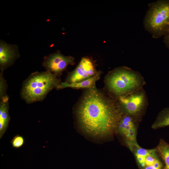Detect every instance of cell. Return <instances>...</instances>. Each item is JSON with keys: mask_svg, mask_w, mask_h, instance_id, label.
<instances>
[{"mask_svg": "<svg viewBox=\"0 0 169 169\" xmlns=\"http://www.w3.org/2000/svg\"><path fill=\"white\" fill-rule=\"evenodd\" d=\"M104 82L106 91L116 98L142 88L145 84L138 72L125 66L109 72Z\"/></svg>", "mask_w": 169, "mask_h": 169, "instance_id": "obj_3", "label": "cell"}, {"mask_svg": "<svg viewBox=\"0 0 169 169\" xmlns=\"http://www.w3.org/2000/svg\"><path fill=\"white\" fill-rule=\"evenodd\" d=\"M101 71H98L94 76L86 80L79 82L68 84L61 82L57 88V90L62 89L66 88L79 89H90L95 86L96 82L100 78Z\"/></svg>", "mask_w": 169, "mask_h": 169, "instance_id": "obj_12", "label": "cell"}, {"mask_svg": "<svg viewBox=\"0 0 169 169\" xmlns=\"http://www.w3.org/2000/svg\"><path fill=\"white\" fill-rule=\"evenodd\" d=\"M18 47L16 45L10 44L0 40V69L3 72L13 65L20 56Z\"/></svg>", "mask_w": 169, "mask_h": 169, "instance_id": "obj_9", "label": "cell"}, {"mask_svg": "<svg viewBox=\"0 0 169 169\" xmlns=\"http://www.w3.org/2000/svg\"><path fill=\"white\" fill-rule=\"evenodd\" d=\"M9 96L8 95L0 99V138L1 139L8 127L10 118L9 114Z\"/></svg>", "mask_w": 169, "mask_h": 169, "instance_id": "obj_11", "label": "cell"}, {"mask_svg": "<svg viewBox=\"0 0 169 169\" xmlns=\"http://www.w3.org/2000/svg\"><path fill=\"white\" fill-rule=\"evenodd\" d=\"M75 64L74 58L71 56H66L59 50L44 58L42 65L46 71L60 77L69 65Z\"/></svg>", "mask_w": 169, "mask_h": 169, "instance_id": "obj_8", "label": "cell"}, {"mask_svg": "<svg viewBox=\"0 0 169 169\" xmlns=\"http://www.w3.org/2000/svg\"><path fill=\"white\" fill-rule=\"evenodd\" d=\"M123 114L136 121L142 115L147 105V99L142 88L117 98Z\"/></svg>", "mask_w": 169, "mask_h": 169, "instance_id": "obj_5", "label": "cell"}, {"mask_svg": "<svg viewBox=\"0 0 169 169\" xmlns=\"http://www.w3.org/2000/svg\"><path fill=\"white\" fill-rule=\"evenodd\" d=\"M95 62L91 57H82L76 68L68 74L64 82L70 84L81 81L96 74Z\"/></svg>", "mask_w": 169, "mask_h": 169, "instance_id": "obj_7", "label": "cell"}, {"mask_svg": "<svg viewBox=\"0 0 169 169\" xmlns=\"http://www.w3.org/2000/svg\"><path fill=\"white\" fill-rule=\"evenodd\" d=\"M156 148L163 162L164 169H169V144L161 139Z\"/></svg>", "mask_w": 169, "mask_h": 169, "instance_id": "obj_13", "label": "cell"}, {"mask_svg": "<svg viewBox=\"0 0 169 169\" xmlns=\"http://www.w3.org/2000/svg\"><path fill=\"white\" fill-rule=\"evenodd\" d=\"M7 89V81L3 77V72L0 73V99L8 95L6 94Z\"/></svg>", "mask_w": 169, "mask_h": 169, "instance_id": "obj_15", "label": "cell"}, {"mask_svg": "<svg viewBox=\"0 0 169 169\" xmlns=\"http://www.w3.org/2000/svg\"><path fill=\"white\" fill-rule=\"evenodd\" d=\"M61 82L60 77L48 71L35 72L23 82L21 97L28 104L42 101Z\"/></svg>", "mask_w": 169, "mask_h": 169, "instance_id": "obj_2", "label": "cell"}, {"mask_svg": "<svg viewBox=\"0 0 169 169\" xmlns=\"http://www.w3.org/2000/svg\"><path fill=\"white\" fill-rule=\"evenodd\" d=\"M169 126V107L165 108L158 114L151 128L157 129Z\"/></svg>", "mask_w": 169, "mask_h": 169, "instance_id": "obj_14", "label": "cell"}, {"mask_svg": "<svg viewBox=\"0 0 169 169\" xmlns=\"http://www.w3.org/2000/svg\"><path fill=\"white\" fill-rule=\"evenodd\" d=\"M10 142L13 148L18 149L24 145L25 140L22 136L17 135L13 137Z\"/></svg>", "mask_w": 169, "mask_h": 169, "instance_id": "obj_16", "label": "cell"}, {"mask_svg": "<svg viewBox=\"0 0 169 169\" xmlns=\"http://www.w3.org/2000/svg\"><path fill=\"white\" fill-rule=\"evenodd\" d=\"M123 115L117 98L95 86L85 90L76 109V117L81 126L95 136L113 133L117 129Z\"/></svg>", "mask_w": 169, "mask_h": 169, "instance_id": "obj_1", "label": "cell"}, {"mask_svg": "<svg viewBox=\"0 0 169 169\" xmlns=\"http://www.w3.org/2000/svg\"><path fill=\"white\" fill-rule=\"evenodd\" d=\"M136 120L131 116L124 114L120 118L117 129L125 138L126 145L137 143Z\"/></svg>", "mask_w": 169, "mask_h": 169, "instance_id": "obj_10", "label": "cell"}, {"mask_svg": "<svg viewBox=\"0 0 169 169\" xmlns=\"http://www.w3.org/2000/svg\"><path fill=\"white\" fill-rule=\"evenodd\" d=\"M164 36V41L166 46L169 49V30Z\"/></svg>", "mask_w": 169, "mask_h": 169, "instance_id": "obj_17", "label": "cell"}, {"mask_svg": "<svg viewBox=\"0 0 169 169\" xmlns=\"http://www.w3.org/2000/svg\"><path fill=\"white\" fill-rule=\"evenodd\" d=\"M133 153L139 169H164L163 162L155 148L146 149L136 143L127 145Z\"/></svg>", "mask_w": 169, "mask_h": 169, "instance_id": "obj_6", "label": "cell"}, {"mask_svg": "<svg viewBox=\"0 0 169 169\" xmlns=\"http://www.w3.org/2000/svg\"><path fill=\"white\" fill-rule=\"evenodd\" d=\"M145 15V29L155 38L164 36L169 30V0H159L150 3Z\"/></svg>", "mask_w": 169, "mask_h": 169, "instance_id": "obj_4", "label": "cell"}]
</instances>
